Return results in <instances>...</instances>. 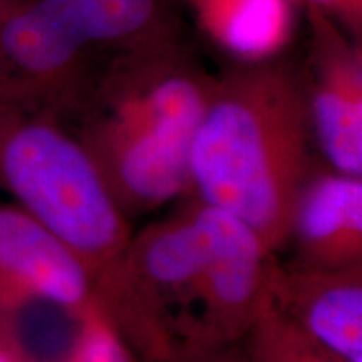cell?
<instances>
[{
  "mask_svg": "<svg viewBox=\"0 0 362 362\" xmlns=\"http://www.w3.org/2000/svg\"><path fill=\"white\" fill-rule=\"evenodd\" d=\"M272 305L346 362H362V265L320 269L275 260Z\"/></svg>",
  "mask_w": 362,
  "mask_h": 362,
  "instance_id": "obj_8",
  "label": "cell"
},
{
  "mask_svg": "<svg viewBox=\"0 0 362 362\" xmlns=\"http://www.w3.org/2000/svg\"><path fill=\"white\" fill-rule=\"evenodd\" d=\"M329 16L351 39L362 40V0H300Z\"/></svg>",
  "mask_w": 362,
  "mask_h": 362,
  "instance_id": "obj_13",
  "label": "cell"
},
{
  "mask_svg": "<svg viewBox=\"0 0 362 362\" xmlns=\"http://www.w3.org/2000/svg\"><path fill=\"white\" fill-rule=\"evenodd\" d=\"M298 0H183L197 24L237 61L279 56L292 37Z\"/></svg>",
  "mask_w": 362,
  "mask_h": 362,
  "instance_id": "obj_11",
  "label": "cell"
},
{
  "mask_svg": "<svg viewBox=\"0 0 362 362\" xmlns=\"http://www.w3.org/2000/svg\"><path fill=\"white\" fill-rule=\"evenodd\" d=\"M79 362H134V356L107 327L94 339Z\"/></svg>",
  "mask_w": 362,
  "mask_h": 362,
  "instance_id": "obj_14",
  "label": "cell"
},
{
  "mask_svg": "<svg viewBox=\"0 0 362 362\" xmlns=\"http://www.w3.org/2000/svg\"><path fill=\"white\" fill-rule=\"evenodd\" d=\"M315 149L302 67L280 56L235 61L214 79L189 153L188 193L245 221L277 253Z\"/></svg>",
  "mask_w": 362,
  "mask_h": 362,
  "instance_id": "obj_1",
  "label": "cell"
},
{
  "mask_svg": "<svg viewBox=\"0 0 362 362\" xmlns=\"http://www.w3.org/2000/svg\"><path fill=\"white\" fill-rule=\"evenodd\" d=\"M24 2H27V0H0V17L6 16L7 12L13 11V8L19 7Z\"/></svg>",
  "mask_w": 362,
  "mask_h": 362,
  "instance_id": "obj_16",
  "label": "cell"
},
{
  "mask_svg": "<svg viewBox=\"0 0 362 362\" xmlns=\"http://www.w3.org/2000/svg\"><path fill=\"white\" fill-rule=\"evenodd\" d=\"M202 243L185 205L131 235L107 277L96 288L99 312L133 354L166 362L198 337Z\"/></svg>",
  "mask_w": 362,
  "mask_h": 362,
  "instance_id": "obj_5",
  "label": "cell"
},
{
  "mask_svg": "<svg viewBox=\"0 0 362 362\" xmlns=\"http://www.w3.org/2000/svg\"><path fill=\"white\" fill-rule=\"evenodd\" d=\"M0 188L79 257L94 288L133 235L93 158L54 116L0 104Z\"/></svg>",
  "mask_w": 362,
  "mask_h": 362,
  "instance_id": "obj_4",
  "label": "cell"
},
{
  "mask_svg": "<svg viewBox=\"0 0 362 362\" xmlns=\"http://www.w3.org/2000/svg\"><path fill=\"white\" fill-rule=\"evenodd\" d=\"M288 243L302 265H362V176L317 163L297 197Z\"/></svg>",
  "mask_w": 362,
  "mask_h": 362,
  "instance_id": "obj_10",
  "label": "cell"
},
{
  "mask_svg": "<svg viewBox=\"0 0 362 362\" xmlns=\"http://www.w3.org/2000/svg\"><path fill=\"white\" fill-rule=\"evenodd\" d=\"M187 205L202 243L200 344H235L272 307L275 253L237 216L198 200Z\"/></svg>",
  "mask_w": 362,
  "mask_h": 362,
  "instance_id": "obj_6",
  "label": "cell"
},
{
  "mask_svg": "<svg viewBox=\"0 0 362 362\" xmlns=\"http://www.w3.org/2000/svg\"><path fill=\"white\" fill-rule=\"evenodd\" d=\"M180 2H183V0H180Z\"/></svg>",
  "mask_w": 362,
  "mask_h": 362,
  "instance_id": "obj_17",
  "label": "cell"
},
{
  "mask_svg": "<svg viewBox=\"0 0 362 362\" xmlns=\"http://www.w3.org/2000/svg\"><path fill=\"white\" fill-rule=\"evenodd\" d=\"M180 0H27L0 17V104L66 123L121 54L183 35Z\"/></svg>",
  "mask_w": 362,
  "mask_h": 362,
  "instance_id": "obj_3",
  "label": "cell"
},
{
  "mask_svg": "<svg viewBox=\"0 0 362 362\" xmlns=\"http://www.w3.org/2000/svg\"><path fill=\"white\" fill-rule=\"evenodd\" d=\"M166 362H250L245 351H240L235 344L225 346H193L181 351Z\"/></svg>",
  "mask_w": 362,
  "mask_h": 362,
  "instance_id": "obj_15",
  "label": "cell"
},
{
  "mask_svg": "<svg viewBox=\"0 0 362 362\" xmlns=\"http://www.w3.org/2000/svg\"><path fill=\"white\" fill-rule=\"evenodd\" d=\"M310 30L304 74L317 151L332 170L362 176V42L304 4Z\"/></svg>",
  "mask_w": 362,
  "mask_h": 362,
  "instance_id": "obj_7",
  "label": "cell"
},
{
  "mask_svg": "<svg viewBox=\"0 0 362 362\" xmlns=\"http://www.w3.org/2000/svg\"><path fill=\"white\" fill-rule=\"evenodd\" d=\"M0 284L101 315L79 257L16 203H0Z\"/></svg>",
  "mask_w": 362,
  "mask_h": 362,
  "instance_id": "obj_9",
  "label": "cell"
},
{
  "mask_svg": "<svg viewBox=\"0 0 362 362\" xmlns=\"http://www.w3.org/2000/svg\"><path fill=\"white\" fill-rule=\"evenodd\" d=\"M215 76L183 35L112 59L66 121L126 216L189 188V153Z\"/></svg>",
  "mask_w": 362,
  "mask_h": 362,
  "instance_id": "obj_2",
  "label": "cell"
},
{
  "mask_svg": "<svg viewBox=\"0 0 362 362\" xmlns=\"http://www.w3.org/2000/svg\"><path fill=\"white\" fill-rule=\"evenodd\" d=\"M242 341L250 362H346L302 332L274 305Z\"/></svg>",
  "mask_w": 362,
  "mask_h": 362,
  "instance_id": "obj_12",
  "label": "cell"
}]
</instances>
